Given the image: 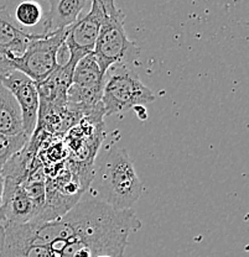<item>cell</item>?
I'll use <instances>...</instances> for the list:
<instances>
[{
    "mask_svg": "<svg viewBox=\"0 0 249 257\" xmlns=\"http://www.w3.org/2000/svg\"><path fill=\"white\" fill-rule=\"evenodd\" d=\"M90 12L66 30L65 46L69 53L66 64L73 69L81 58L92 53L103 20V8L98 0H91Z\"/></svg>",
    "mask_w": 249,
    "mask_h": 257,
    "instance_id": "6",
    "label": "cell"
},
{
    "mask_svg": "<svg viewBox=\"0 0 249 257\" xmlns=\"http://www.w3.org/2000/svg\"><path fill=\"white\" fill-rule=\"evenodd\" d=\"M4 186H5V179L4 177L0 175V208L3 204V197H4Z\"/></svg>",
    "mask_w": 249,
    "mask_h": 257,
    "instance_id": "17",
    "label": "cell"
},
{
    "mask_svg": "<svg viewBox=\"0 0 249 257\" xmlns=\"http://www.w3.org/2000/svg\"><path fill=\"white\" fill-rule=\"evenodd\" d=\"M37 35L18 25L4 7H0V53L12 62L25 52L28 45Z\"/></svg>",
    "mask_w": 249,
    "mask_h": 257,
    "instance_id": "9",
    "label": "cell"
},
{
    "mask_svg": "<svg viewBox=\"0 0 249 257\" xmlns=\"http://www.w3.org/2000/svg\"><path fill=\"white\" fill-rule=\"evenodd\" d=\"M44 18L42 8L33 0H24L15 10V21L21 28H31L37 25Z\"/></svg>",
    "mask_w": 249,
    "mask_h": 257,
    "instance_id": "14",
    "label": "cell"
},
{
    "mask_svg": "<svg viewBox=\"0 0 249 257\" xmlns=\"http://www.w3.org/2000/svg\"><path fill=\"white\" fill-rule=\"evenodd\" d=\"M67 30V29H66ZM66 30L37 35L20 57L12 60L15 71L21 72L35 83L42 82L60 68L58 51L65 42Z\"/></svg>",
    "mask_w": 249,
    "mask_h": 257,
    "instance_id": "5",
    "label": "cell"
},
{
    "mask_svg": "<svg viewBox=\"0 0 249 257\" xmlns=\"http://www.w3.org/2000/svg\"><path fill=\"white\" fill-rule=\"evenodd\" d=\"M92 182V198L117 210L132 209L143 192V183L124 147L107 150L93 170Z\"/></svg>",
    "mask_w": 249,
    "mask_h": 257,
    "instance_id": "2",
    "label": "cell"
},
{
    "mask_svg": "<svg viewBox=\"0 0 249 257\" xmlns=\"http://www.w3.org/2000/svg\"><path fill=\"white\" fill-rule=\"evenodd\" d=\"M4 197L2 209L4 211L5 225H23L33 221L37 215L33 200L23 187V182L4 178Z\"/></svg>",
    "mask_w": 249,
    "mask_h": 257,
    "instance_id": "8",
    "label": "cell"
},
{
    "mask_svg": "<svg viewBox=\"0 0 249 257\" xmlns=\"http://www.w3.org/2000/svg\"><path fill=\"white\" fill-rule=\"evenodd\" d=\"M4 211L0 208V251H2L3 245H4L5 240V227H4Z\"/></svg>",
    "mask_w": 249,
    "mask_h": 257,
    "instance_id": "16",
    "label": "cell"
},
{
    "mask_svg": "<svg viewBox=\"0 0 249 257\" xmlns=\"http://www.w3.org/2000/svg\"><path fill=\"white\" fill-rule=\"evenodd\" d=\"M71 84L90 90L102 92L104 84V74L101 72L95 55L88 53L74 66L72 72Z\"/></svg>",
    "mask_w": 249,
    "mask_h": 257,
    "instance_id": "12",
    "label": "cell"
},
{
    "mask_svg": "<svg viewBox=\"0 0 249 257\" xmlns=\"http://www.w3.org/2000/svg\"><path fill=\"white\" fill-rule=\"evenodd\" d=\"M103 8V20L96 41L95 55L101 72L106 74L113 64H130L139 57V47L128 39L124 28L125 16L116 0H98Z\"/></svg>",
    "mask_w": 249,
    "mask_h": 257,
    "instance_id": "3",
    "label": "cell"
},
{
    "mask_svg": "<svg viewBox=\"0 0 249 257\" xmlns=\"http://www.w3.org/2000/svg\"><path fill=\"white\" fill-rule=\"evenodd\" d=\"M23 133V116L14 95L0 83V134L15 136Z\"/></svg>",
    "mask_w": 249,
    "mask_h": 257,
    "instance_id": "11",
    "label": "cell"
},
{
    "mask_svg": "<svg viewBox=\"0 0 249 257\" xmlns=\"http://www.w3.org/2000/svg\"><path fill=\"white\" fill-rule=\"evenodd\" d=\"M154 100V93L141 82L129 64H113L104 74L102 90L104 116L122 114Z\"/></svg>",
    "mask_w": 249,
    "mask_h": 257,
    "instance_id": "4",
    "label": "cell"
},
{
    "mask_svg": "<svg viewBox=\"0 0 249 257\" xmlns=\"http://www.w3.org/2000/svg\"><path fill=\"white\" fill-rule=\"evenodd\" d=\"M29 141H30V138L24 133L15 136H7L0 134V175H2L8 161L20 151H23Z\"/></svg>",
    "mask_w": 249,
    "mask_h": 257,
    "instance_id": "13",
    "label": "cell"
},
{
    "mask_svg": "<svg viewBox=\"0 0 249 257\" xmlns=\"http://www.w3.org/2000/svg\"><path fill=\"white\" fill-rule=\"evenodd\" d=\"M13 71H15V69L13 68L12 62H10L7 57H4V56L0 53V77L7 76L8 73H10V72H13Z\"/></svg>",
    "mask_w": 249,
    "mask_h": 257,
    "instance_id": "15",
    "label": "cell"
},
{
    "mask_svg": "<svg viewBox=\"0 0 249 257\" xmlns=\"http://www.w3.org/2000/svg\"><path fill=\"white\" fill-rule=\"evenodd\" d=\"M49 3V12L44 15V32L52 34L66 30L79 19L88 0H45Z\"/></svg>",
    "mask_w": 249,
    "mask_h": 257,
    "instance_id": "10",
    "label": "cell"
},
{
    "mask_svg": "<svg viewBox=\"0 0 249 257\" xmlns=\"http://www.w3.org/2000/svg\"><path fill=\"white\" fill-rule=\"evenodd\" d=\"M0 83L17 99L23 116V133L31 139L39 120L40 101L36 84L19 71L0 77Z\"/></svg>",
    "mask_w": 249,
    "mask_h": 257,
    "instance_id": "7",
    "label": "cell"
},
{
    "mask_svg": "<svg viewBox=\"0 0 249 257\" xmlns=\"http://www.w3.org/2000/svg\"><path fill=\"white\" fill-rule=\"evenodd\" d=\"M28 225L33 239L46 246L51 257H123L129 235L141 223L132 209L117 210L85 198L61 218Z\"/></svg>",
    "mask_w": 249,
    "mask_h": 257,
    "instance_id": "1",
    "label": "cell"
}]
</instances>
